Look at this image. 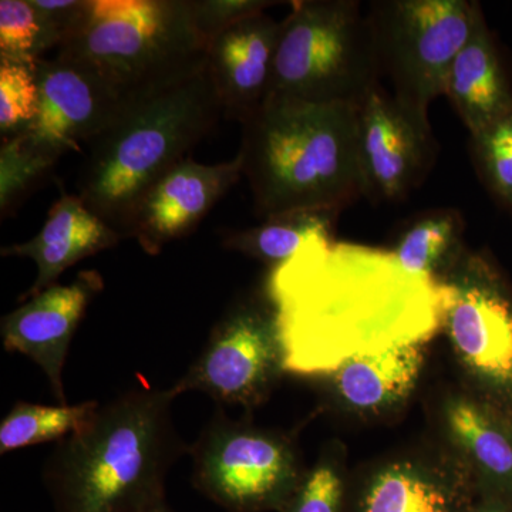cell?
Wrapping results in <instances>:
<instances>
[{
	"mask_svg": "<svg viewBox=\"0 0 512 512\" xmlns=\"http://www.w3.org/2000/svg\"><path fill=\"white\" fill-rule=\"evenodd\" d=\"M285 372L328 376L340 366L443 330L446 288L407 271L390 249L316 242L274 266L266 282Z\"/></svg>",
	"mask_w": 512,
	"mask_h": 512,
	"instance_id": "obj_1",
	"label": "cell"
},
{
	"mask_svg": "<svg viewBox=\"0 0 512 512\" xmlns=\"http://www.w3.org/2000/svg\"><path fill=\"white\" fill-rule=\"evenodd\" d=\"M175 399L170 387H133L57 441L42 467L53 512H151L167 503L168 474L191 447L175 426Z\"/></svg>",
	"mask_w": 512,
	"mask_h": 512,
	"instance_id": "obj_2",
	"label": "cell"
},
{
	"mask_svg": "<svg viewBox=\"0 0 512 512\" xmlns=\"http://www.w3.org/2000/svg\"><path fill=\"white\" fill-rule=\"evenodd\" d=\"M359 107L272 99L242 121V177L259 218L293 211H343L365 197Z\"/></svg>",
	"mask_w": 512,
	"mask_h": 512,
	"instance_id": "obj_3",
	"label": "cell"
},
{
	"mask_svg": "<svg viewBox=\"0 0 512 512\" xmlns=\"http://www.w3.org/2000/svg\"><path fill=\"white\" fill-rule=\"evenodd\" d=\"M222 111L207 67L131 101L87 144L77 197L128 238L138 204L211 133Z\"/></svg>",
	"mask_w": 512,
	"mask_h": 512,
	"instance_id": "obj_4",
	"label": "cell"
},
{
	"mask_svg": "<svg viewBox=\"0 0 512 512\" xmlns=\"http://www.w3.org/2000/svg\"><path fill=\"white\" fill-rule=\"evenodd\" d=\"M207 52L188 0H90L82 25L57 47L128 103L201 72Z\"/></svg>",
	"mask_w": 512,
	"mask_h": 512,
	"instance_id": "obj_5",
	"label": "cell"
},
{
	"mask_svg": "<svg viewBox=\"0 0 512 512\" xmlns=\"http://www.w3.org/2000/svg\"><path fill=\"white\" fill-rule=\"evenodd\" d=\"M291 5L281 22L266 97L362 106L383 76L367 12L356 0Z\"/></svg>",
	"mask_w": 512,
	"mask_h": 512,
	"instance_id": "obj_6",
	"label": "cell"
},
{
	"mask_svg": "<svg viewBox=\"0 0 512 512\" xmlns=\"http://www.w3.org/2000/svg\"><path fill=\"white\" fill-rule=\"evenodd\" d=\"M195 490L228 512H281L306 474L295 437L215 407L191 444Z\"/></svg>",
	"mask_w": 512,
	"mask_h": 512,
	"instance_id": "obj_7",
	"label": "cell"
},
{
	"mask_svg": "<svg viewBox=\"0 0 512 512\" xmlns=\"http://www.w3.org/2000/svg\"><path fill=\"white\" fill-rule=\"evenodd\" d=\"M382 74L397 99L429 113L451 64L484 15L468 0H376L366 10Z\"/></svg>",
	"mask_w": 512,
	"mask_h": 512,
	"instance_id": "obj_8",
	"label": "cell"
},
{
	"mask_svg": "<svg viewBox=\"0 0 512 512\" xmlns=\"http://www.w3.org/2000/svg\"><path fill=\"white\" fill-rule=\"evenodd\" d=\"M443 332L470 392L512 414V284L487 251L466 249L441 276Z\"/></svg>",
	"mask_w": 512,
	"mask_h": 512,
	"instance_id": "obj_9",
	"label": "cell"
},
{
	"mask_svg": "<svg viewBox=\"0 0 512 512\" xmlns=\"http://www.w3.org/2000/svg\"><path fill=\"white\" fill-rule=\"evenodd\" d=\"M284 350L274 306L247 299L235 303L212 328L187 372L170 387L175 397L201 392L218 403L251 412L268 400L284 375Z\"/></svg>",
	"mask_w": 512,
	"mask_h": 512,
	"instance_id": "obj_10",
	"label": "cell"
},
{
	"mask_svg": "<svg viewBox=\"0 0 512 512\" xmlns=\"http://www.w3.org/2000/svg\"><path fill=\"white\" fill-rule=\"evenodd\" d=\"M357 140L370 201L406 200L427 180L439 157L429 113L397 99L382 84L359 107Z\"/></svg>",
	"mask_w": 512,
	"mask_h": 512,
	"instance_id": "obj_11",
	"label": "cell"
},
{
	"mask_svg": "<svg viewBox=\"0 0 512 512\" xmlns=\"http://www.w3.org/2000/svg\"><path fill=\"white\" fill-rule=\"evenodd\" d=\"M39 113L23 133L60 156L110 127L128 106L113 87L72 57L56 53L35 66Z\"/></svg>",
	"mask_w": 512,
	"mask_h": 512,
	"instance_id": "obj_12",
	"label": "cell"
},
{
	"mask_svg": "<svg viewBox=\"0 0 512 512\" xmlns=\"http://www.w3.org/2000/svg\"><path fill=\"white\" fill-rule=\"evenodd\" d=\"M476 500L470 471L448 448L373 467L349 485L346 512H467Z\"/></svg>",
	"mask_w": 512,
	"mask_h": 512,
	"instance_id": "obj_13",
	"label": "cell"
},
{
	"mask_svg": "<svg viewBox=\"0 0 512 512\" xmlns=\"http://www.w3.org/2000/svg\"><path fill=\"white\" fill-rule=\"evenodd\" d=\"M103 289L100 272L80 271L70 284H56L37 293L0 322L3 348L33 360L60 404H67L63 370L74 333Z\"/></svg>",
	"mask_w": 512,
	"mask_h": 512,
	"instance_id": "obj_14",
	"label": "cell"
},
{
	"mask_svg": "<svg viewBox=\"0 0 512 512\" xmlns=\"http://www.w3.org/2000/svg\"><path fill=\"white\" fill-rule=\"evenodd\" d=\"M241 177L238 156L220 164H201L185 158L138 204L128 238H136L146 254L160 255L171 242L190 237Z\"/></svg>",
	"mask_w": 512,
	"mask_h": 512,
	"instance_id": "obj_15",
	"label": "cell"
},
{
	"mask_svg": "<svg viewBox=\"0 0 512 512\" xmlns=\"http://www.w3.org/2000/svg\"><path fill=\"white\" fill-rule=\"evenodd\" d=\"M440 417L448 448L470 471L477 497L512 504V414L468 390L448 396Z\"/></svg>",
	"mask_w": 512,
	"mask_h": 512,
	"instance_id": "obj_16",
	"label": "cell"
},
{
	"mask_svg": "<svg viewBox=\"0 0 512 512\" xmlns=\"http://www.w3.org/2000/svg\"><path fill=\"white\" fill-rule=\"evenodd\" d=\"M281 22L265 12L235 23L212 40L207 72L229 117L244 121L268 94Z\"/></svg>",
	"mask_w": 512,
	"mask_h": 512,
	"instance_id": "obj_17",
	"label": "cell"
},
{
	"mask_svg": "<svg viewBox=\"0 0 512 512\" xmlns=\"http://www.w3.org/2000/svg\"><path fill=\"white\" fill-rule=\"evenodd\" d=\"M121 239L119 232L90 211L77 194L62 192L39 234L23 244L3 247L2 256L35 262V282L19 298V302H25L56 285L60 275L77 262L116 247Z\"/></svg>",
	"mask_w": 512,
	"mask_h": 512,
	"instance_id": "obj_18",
	"label": "cell"
},
{
	"mask_svg": "<svg viewBox=\"0 0 512 512\" xmlns=\"http://www.w3.org/2000/svg\"><path fill=\"white\" fill-rule=\"evenodd\" d=\"M444 96L470 134L512 110V74L484 15L451 64Z\"/></svg>",
	"mask_w": 512,
	"mask_h": 512,
	"instance_id": "obj_19",
	"label": "cell"
},
{
	"mask_svg": "<svg viewBox=\"0 0 512 512\" xmlns=\"http://www.w3.org/2000/svg\"><path fill=\"white\" fill-rule=\"evenodd\" d=\"M427 345L404 346L357 357L328 377L329 393L340 409L375 416L396 409L416 389Z\"/></svg>",
	"mask_w": 512,
	"mask_h": 512,
	"instance_id": "obj_20",
	"label": "cell"
},
{
	"mask_svg": "<svg viewBox=\"0 0 512 512\" xmlns=\"http://www.w3.org/2000/svg\"><path fill=\"white\" fill-rule=\"evenodd\" d=\"M340 212L309 210L274 215L256 227L225 232L222 247L276 266L309 245L333 241Z\"/></svg>",
	"mask_w": 512,
	"mask_h": 512,
	"instance_id": "obj_21",
	"label": "cell"
},
{
	"mask_svg": "<svg viewBox=\"0 0 512 512\" xmlns=\"http://www.w3.org/2000/svg\"><path fill=\"white\" fill-rule=\"evenodd\" d=\"M464 231L460 210H426L404 221L390 252L407 271L440 279L466 251Z\"/></svg>",
	"mask_w": 512,
	"mask_h": 512,
	"instance_id": "obj_22",
	"label": "cell"
},
{
	"mask_svg": "<svg viewBox=\"0 0 512 512\" xmlns=\"http://www.w3.org/2000/svg\"><path fill=\"white\" fill-rule=\"evenodd\" d=\"M99 407L97 400L74 406L15 403L0 423V454L5 456L10 451L50 441L57 443L70 434L79 433L92 421Z\"/></svg>",
	"mask_w": 512,
	"mask_h": 512,
	"instance_id": "obj_23",
	"label": "cell"
},
{
	"mask_svg": "<svg viewBox=\"0 0 512 512\" xmlns=\"http://www.w3.org/2000/svg\"><path fill=\"white\" fill-rule=\"evenodd\" d=\"M62 156L28 134L2 140L0 147V214L10 217L36 188L45 183Z\"/></svg>",
	"mask_w": 512,
	"mask_h": 512,
	"instance_id": "obj_24",
	"label": "cell"
},
{
	"mask_svg": "<svg viewBox=\"0 0 512 512\" xmlns=\"http://www.w3.org/2000/svg\"><path fill=\"white\" fill-rule=\"evenodd\" d=\"M470 153L485 190L512 211V110L470 134Z\"/></svg>",
	"mask_w": 512,
	"mask_h": 512,
	"instance_id": "obj_25",
	"label": "cell"
},
{
	"mask_svg": "<svg viewBox=\"0 0 512 512\" xmlns=\"http://www.w3.org/2000/svg\"><path fill=\"white\" fill-rule=\"evenodd\" d=\"M59 40L29 0L0 2V60L35 67Z\"/></svg>",
	"mask_w": 512,
	"mask_h": 512,
	"instance_id": "obj_26",
	"label": "cell"
},
{
	"mask_svg": "<svg viewBox=\"0 0 512 512\" xmlns=\"http://www.w3.org/2000/svg\"><path fill=\"white\" fill-rule=\"evenodd\" d=\"M338 448H328L306 471L281 512H346L349 481Z\"/></svg>",
	"mask_w": 512,
	"mask_h": 512,
	"instance_id": "obj_27",
	"label": "cell"
},
{
	"mask_svg": "<svg viewBox=\"0 0 512 512\" xmlns=\"http://www.w3.org/2000/svg\"><path fill=\"white\" fill-rule=\"evenodd\" d=\"M35 67L0 60V136L23 133L39 113Z\"/></svg>",
	"mask_w": 512,
	"mask_h": 512,
	"instance_id": "obj_28",
	"label": "cell"
},
{
	"mask_svg": "<svg viewBox=\"0 0 512 512\" xmlns=\"http://www.w3.org/2000/svg\"><path fill=\"white\" fill-rule=\"evenodd\" d=\"M188 3L195 29L208 47L215 37L235 23L278 5V2L266 0H188Z\"/></svg>",
	"mask_w": 512,
	"mask_h": 512,
	"instance_id": "obj_29",
	"label": "cell"
},
{
	"mask_svg": "<svg viewBox=\"0 0 512 512\" xmlns=\"http://www.w3.org/2000/svg\"><path fill=\"white\" fill-rule=\"evenodd\" d=\"M59 46L82 25L90 8V0H29Z\"/></svg>",
	"mask_w": 512,
	"mask_h": 512,
	"instance_id": "obj_30",
	"label": "cell"
},
{
	"mask_svg": "<svg viewBox=\"0 0 512 512\" xmlns=\"http://www.w3.org/2000/svg\"><path fill=\"white\" fill-rule=\"evenodd\" d=\"M467 512H512V504L504 501L490 500V498H478Z\"/></svg>",
	"mask_w": 512,
	"mask_h": 512,
	"instance_id": "obj_31",
	"label": "cell"
},
{
	"mask_svg": "<svg viewBox=\"0 0 512 512\" xmlns=\"http://www.w3.org/2000/svg\"><path fill=\"white\" fill-rule=\"evenodd\" d=\"M151 512H174V511L171 510L170 507H168L167 503H165L163 505H160V507H157L156 510L151 511Z\"/></svg>",
	"mask_w": 512,
	"mask_h": 512,
	"instance_id": "obj_32",
	"label": "cell"
}]
</instances>
